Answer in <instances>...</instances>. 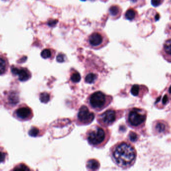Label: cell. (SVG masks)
Listing matches in <instances>:
<instances>
[{
	"instance_id": "obj_1",
	"label": "cell",
	"mask_w": 171,
	"mask_h": 171,
	"mask_svg": "<svg viewBox=\"0 0 171 171\" xmlns=\"http://www.w3.org/2000/svg\"><path fill=\"white\" fill-rule=\"evenodd\" d=\"M110 156L116 165L126 169L133 165L136 161V150L130 143L119 142L111 148Z\"/></svg>"
},
{
	"instance_id": "obj_2",
	"label": "cell",
	"mask_w": 171,
	"mask_h": 171,
	"mask_svg": "<svg viewBox=\"0 0 171 171\" xmlns=\"http://www.w3.org/2000/svg\"><path fill=\"white\" fill-rule=\"evenodd\" d=\"M86 137L91 146L100 148L104 147L108 143L110 137V131L105 127L95 125L88 129Z\"/></svg>"
},
{
	"instance_id": "obj_3",
	"label": "cell",
	"mask_w": 171,
	"mask_h": 171,
	"mask_svg": "<svg viewBox=\"0 0 171 171\" xmlns=\"http://www.w3.org/2000/svg\"><path fill=\"white\" fill-rule=\"evenodd\" d=\"M113 98L103 92H97L91 94L87 98V104L92 109L100 112L111 104Z\"/></svg>"
},
{
	"instance_id": "obj_4",
	"label": "cell",
	"mask_w": 171,
	"mask_h": 171,
	"mask_svg": "<svg viewBox=\"0 0 171 171\" xmlns=\"http://www.w3.org/2000/svg\"><path fill=\"white\" fill-rule=\"evenodd\" d=\"M146 115L142 110L133 108L129 110L126 115V121L128 125L132 127H140L145 121Z\"/></svg>"
},
{
	"instance_id": "obj_5",
	"label": "cell",
	"mask_w": 171,
	"mask_h": 171,
	"mask_svg": "<svg viewBox=\"0 0 171 171\" xmlns=\"http://www.w3.org/2000/svg\"><path fill=\"white\" fill-rule=\"evenodd\" d=\"M120 118V114L118 110L109 109L100 114L97 117V121L103 127H109L113 125Z\"/></svg>"
},
{
	"instance_id": "obj_6",
	"label": "cell",
	"mask_w": 171,
	"mask_h": 171,
	"mask_svg": "<svg viewBox=\"0 0 171 171\" xmlns=\"http://www.w3.org/2000/svg\"><path fill=\"white\" fill-rule=\"evenodd\" d=\"M94 118L95 114L90 112L86 106H82L77 114L76 124L78 125H88L92 123Z\"/></svg>"
},
{
	"instance_id": "obj_7",
	"label": "cell",
	"mask_w": 171,
	"mask_h": 171,
	"mask_svg": "<svg viewBox=\"0 0 171 171\" xmlns=\"http://www.w3.org/2000/svg\"><path fill=\"white\" fill-rule=\"evenodd\" d=\"M105 41L106 38L104 35L99 31L93 32L88 38L89 44L92 48H100L105 44Z\"/></svg>"
},
{
	"instance_id": "obj_8",
	"label": "cell",
	"mask_w": 171,
	"mask_h": 171,
	"mask_svg": "<svg viewBox=\"0 0 171 171\" xmlns=\"http://www.w3.org/2000/svg\"><path fill=\"white\" fill-rule=\"evenodd\" d=\"M12 73L19 76V79L21 81H26L31 78V74L28 70L22 68L19 69L17 68L13 67L11 69Z\"/></svg>"
},
{
	"instance_id": "obj_9",
	"label": "cell",
	"mask_w": 171,
	"mask_h": 171,
	"mask_svg": "<svg viewBox=\"0 0 171 171\" xmlns=\"http://www.w3.org/2000/svg\"><path fill=\"white\" fill-rule=\"evenodd\" d=\"M32 114V110L28 107H22L16 111V115L21 119H27L31 116Z\"/></svg>"
},
{
	"instance_id": "obj_10",
	"label": "cell",
	"mask_w": 171,
	"mask_h": 171,
	"mask_svg": "<svg viewBox=\"0 0 171 171\" xmlns=\"http://www.w3.org/2000/svg\"><path fill=\"white\" fill-rule=\"evenodd\" d=\"M86 167L88 170L96 171L99 169L100 167V164L97 160H89L87 162Z\"/></svg>"
},
{
	"instance_id": "obj_11",
	"label": "cell",
	"mask_w": 171,
	"mask_h": 171,
	"mask_svg": "<svg viewBox=\"0 0 171 171\" xmlns=\"http://www.w3.org/2000/svg\"><path fill=\"white\" fill-rule=\"evenodd\" d=\"M109 13L111 17L113 18H118L120 17L121 14V9L117 5H113L109 9Z\"/></svg>"
},
{
	"instance_id": "obj_12",
	"label": "cell",
	"mask_w": 171,
	"mask_h": 171,
	"mask_svg": "<svg viewBox=\"0 0 171 171\" xmlns=\"http://www.w3.org/2000/svg\"><path fill=\"white\" fill-rule=\"evenodd\" d=\"M97 78L96 74L93 73H89L85 77V81L87 83L92 84L94 83Z\"/></svg>"
},
{
	"instance_id": "obj_13",
	"label": "cell",
	"mask_w": 171,
	"mask_h": 171,
	"mask_svg": "<svg viewBox=\"0 0 171 171\" xmlns=\"http://www.w3.org/2000/svg\"><path fill=\"white\" fill-rule=\"evenodd\" d=\"M125 18L129 20H133L136 16V12L132 9H128L125 15Z\"/></svg>"
},
{
	"instance_id": "obj_14",
	"label": "cell",
	"mask_w": 171,
	"mask_h": 171,
	"mask_svg": "<svg viewBox=\"0 0 171 171\" xmlns=\"http://www.w3.org/2000/svg\"><path fill=\"white\" fill-rule=\"evenodd\" d=\"M50 100V96L49 94H48L47 92H42L40 95V100L42 103L47 104L49 102Z\"/></svg>"
},
{
	"instance_id": "obj_15",
	"label": "cell",
	"mask_w": 171,
	"mask_h": 171,
	"mask_svg": "<svg viewBox=\"0 0 171 171\" xmlns=\"http://www.w3.org/2000/svg\"><path fill=\"white\" fill-rule=\"evenodd\" d=\"M71 80L74 83H78L81 80V77L80 74L78 72H73L71 75Z\"/></svg>"
},
{
	"instance_id": "obj_16",
	"label": "cell",
	"mask_w": 171,
	"mask_h": 171,
	"mask_svg": "<svg viewBox=\"0 0 171 171\" xmlns=\"http://www.w3.org/2000/svg\"><path fill=\"white\" fill-rule=\"evenodd\" d=\"M41 55L44 59L50 58L52 56V52L49 49H45L42 51Z\"/></svg>"
},
{
	"instance_id": "obj_17",
	"label": "cell",
	"mask_w": 171,
	"mask_h": 171,
	"mask_svg": "<svg viewBox=\"0 0 171 171\" xmlns=\"http://www.w3.org/2000/svg\"><path fill=\"white\" fill-rule=\"evenodd\" d=\"M9 101L11 104H16L19 102V96L15 92H13L9 97Z\"/></svg>"
},
{
	"instance_id": "obj_18",
	"label": "cell",
	"mask_w": 171,
	"mask_h": 171,
	"mask_svg": "<svg viewBox=\"0 0 171 171\" xmlns=\"http://www.w3.org/2000/svg\"><path fill=\"white\" fill-rule=\"evenodd\" d=\"M140 92V86L138 84H135L132 86L131 92L132 95L134 96H138Z\"/></svg>"
},
{
	"instance_id": "obj_19",
	"label": "cell",
	"mask_w": 171,
	"mask_h": 171,
	"mask_svg": "<svg viewBox=\"0 0 171 171\" xmlns=\"http://www.w3.org/2000/svg\"><path fill=\"white\" fill-rule=\"evenodd\" d=\"M6 69V61L2 58H0V75H2L5 73Z\"/></svg>"
},
{
	"instance_id": "obj_20",
	"label": "cell",
	"mask_w": 171,
	"mask_h": 171,
	"mask_svg": "<svg viewBox=\"0 0 171 171\" xmlns=\"http://www.w3.org/2000/svg\"><path fill=\"white\" fill-rule=\"evenodd\" d=\"M164 49L167 53L171 55V39L167 40L166 42L164 45Z\"/></svg>"
},
{
	"instance_id": "obj_21",
	"label": "cell",
	"mask_w": 171,
	"mask_h": 171,
	"mask_svg": "<svg viewBox=\"0 0 171 171\" xmlns=\"http://www.w3.org/2000/svg\"><path fill=\"white\" fill-rule=\"evenodd\" d=\"M39 133V129L36 127H32L29 131V135L32 137H37Z\"/></svg>"
},
{
	"instance_id": "obj_22",
	"label": "cell",
	"mask_w": 171,
	"mask_h": 171,
	"mask_svg": "<svg viewBox=\"0 0 171 171\" xmlns=\"http://www.w3.org/2000/svg\"><path fill=\"white\" fill-rule=\"evenodd\" d=\"M165 129L166 126L163 123H158L156 125V129L159 133H163L165 131Z\"/></svg>"
},
{
	"instance_id": "obj_23",
	"label": "cell",
	"mask_w": 171,
	"mask_h": 171,
	"mask_svg": "<svg viewBox=\"0 0 171 171\" xmlns=\"http://www.w3.org/2000/svg\"><path fill=\"white\" fill-rule=\"evenodd\" d=\"M129 139H130L131 141H133V142H135L136 141L137 139H138V136L137 135L136 133H135L134 132H131L129 133Z\"/></svg>"
},
{
	"instance_id": "obj_24",
	"label": "cell",
	"mask_w": 171,
	"mask_h": 171,
	"mask_svg": "<svg viewBox=\"0 0 171 171\" xmlns=\"http://www.w3.org/2000/svg\"><path fill=\"white\" fill-rule=\"evenodd\" d=\"M14 170H16V171H27V170H29V169L24 165H21L19 167L15 168Z\"/></svg>"
},
{
	"instance_id": "obj_25",
	"label": "cell",
	"mask_w": 171,
	"mask_h": 171,
	"mask_svg": "<svg viewBox=\"0 0 171 171\" xmlns=\"http://www.w3.org/2000/svg\"><path fill=\"white\" fill-rule=\"evenodd\" d=\"M57 61L59 62H63L65 61V56L63 54H59L57 57Z\"/></svg>"
},
{
	"instance_id": "obj_26",
	"label": "cell",
	"mask_w": 171,
	"mask_h": 171,
	"mask_svg": "<svg viewBox=\"0 0 171 171\" xmlns=\"http://www.w3.org/2000/svg\"><path fill=\"white\" fill-rule=\"evenodd\" d=\"M152 4L154 7H158L161 3V0H152Z\"/></svg>"
},
{
	"instance_id": "obj_27",
	"label": "cell",
	"mask_w": 171,
	"mask_h": 171,
	"mask_svg": "<svg viewBox=\"0 0 171 171\" xmlns=\"http://www.w3.org/2000/svg\"><path fill=\"white\" fill-rule=\"evenodd\" d=\"M6 157L5 153L0 151V163H2L5 161Z\"/></svg>"
},
{
	"instance_id": "obj_28",
	"label": "cell",
	"mask_w": 171,
	"mask_h": 171,
	"mask_svg": "<svg viewBox=\"0 0 171 171\" xmlns=\"http://www.w3.org/2000/svg\"><path fill=\"white\" fill-rule=\"evenodd\" d=\"M57 20H50L49 21L48 24V25L50 26H54V25H55L56 24H57Z\"/></svg>"
},
{
	"instance_id": "obj_29",
	"label": "cell",
	"mask_w": 171,
	"mask_h": 171,
	"mask_svg": "<svg viewBox=\"0 0 171 171\" xmlns=\"http://www.w3.org/2000/svg\"><path fill=\"white\" fill-rule=\"evenodd\" d=\"M168 100V97L167 96H164V97L163 99V103L164 104H165L167 102Z\"/></svg>"
},
{
	"instance_id": "obj_30",
	"label": "cell",
	"mask_w": 171,
	"mask_h": 171,
	"mask_svg": "<svg viewBox=\"0 0 171 171\" xmlns=\"http://www.w3.org/2000/svg\"><path fill=\"white\" fill-rule=\"evenodd\" d=\"M160 19V16L159 14H157L155 16V20L156 21H158V20H159V19Z\"/></svg>"
},
{
	"instance_id": "obj_31",
	"label": "cell",
	"mask_w": 171,
	"mask_h": 171,
	"mask_svg": "<svg viewBox=\"0 0 171 171\" xmlns=\"http://www.w3.org/2000/svg\"><path fill=\"white\" fill-rule=\"evenodd\" d=\"M169 91H170V93H171V88H170Z\"/></svg>"
},
{
	"instance_id": "obj_32",
	"label": "cell",
	"mask_w": 171,
	"mask_h": 171,
	"mask_svg": "<svg viewBox=\"0 0 171 171\" xmlns=\"http://www.w3.org/2000/svg\"><path fill=\"white\" fill-rule=\"evenodd\" d=\"M81 1H86V0H81Z\"/></svg>"
},
{
	"instance_id": "obj_33",
	"label": "cell",
	"mask_w": 171,
	"mask_h": 171,
	"mask_svg": "<svg viewBox=\"0 0 171 171\" xmlns=\"http://www.w3.org/2000/svg\"><path fill=\"white\" fill-rule=\"evenodd\" d=\"M91 1H94V0H91Z\"/></svg>"
}]
</instances>
